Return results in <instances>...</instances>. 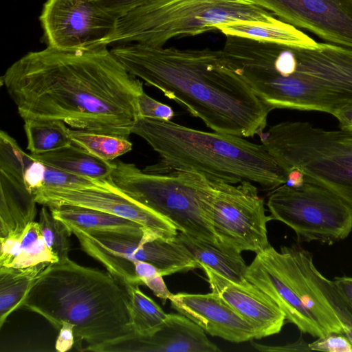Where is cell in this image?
<instances>
[{
	"label": "cell",
	"instance_id": "cell-16",
	"mask_svg": "<svg viewBox=\"0 0 352 352\" xmlns=\"http://www.w3.org/2000/svg\"><path fill=\"white\" fill-rule=\"evenodd\" d=\"M95 352H217L218 346L205 331L182 314H168L167 319L153 333H134L100 345Z\"/></svg>",
	"mask_w": 352,
	"mask_h": 352
},
{
	"label": "cell",
	"instance_id": "cell-7",
	"mask_svg": "<svg viewBox=\"0 0 352 352\" xmlns=\"http://www.w3.org/2000/svg\"><path fill=\"white\" fill-rule=\"evenodd\" d=\"M260 138L285 173L300 170L305 182L327 188L352 210V131L287 121L270 126Z\"/></svg>",
	"mask_w": 352,
	"mask_h": 352
},
{
	"label": "cell",
	"instance_id": "cell-35",
	"mask_svg": "<svg viewBox=\"0 0 352 352\" xmlns=\"http://www.w3.org/2000/svg\"><path fill=\"white\" fill-rule=\"evenodd\" d=\"M251 343L256 350L265 352L311 351L309 344L304 340L302 336H300L296 341L282 346L265 345L253 342L252 340H251Z\"/></svg>",
	"mask_w": 352,
	"mask_h": 352
},
{
	"label": "cell",
	"instance_id": "cell-29",
	"mask_svg": "<svg viewBox=\"0 0 352 352\" xmlns=\"http://www.w3.org/2000/svg\"><path fill=\"white\" fill-rule=\"evenodd\" d=\"M72 144L104 161L111 162L132 149L127 139L68 129Z\"/></svg>",
	"mask_w": 352,
	"mask_h": 352
},
{
	"label": "cell",
	"instance_id": "cell-10",
	"mask_svg": "<svg viewBox=\"0 0 352 352\" xmlns=\"http://www.w3.org/2000/svg\"><path fill=\"white\" fill-rule=\"evenodd\" d=\"M267 206L272 220L291 228L298 242L332 245L352 230V210L335 193L314 183L282 184L271 190Z\"/></svg>",
	"mask_w": 352,
	"mask_h": 352
},
{
	"label": "cell",
	"instance_id": "cell-21",
	"mask_svg": "<svg viewBox=\"0 0 352 352\" xmlns=\"http://www.w3.org/2000/svg\"><path fill=\"white\" fill-rule=\"evenodd\" d=\"M289 247L302 274L320 293L336 315L342 324L344 335L352 343V304L342 294L333 280L327 278L318 271L310 252L297 244Z\"/></svg>",
	"mask_w": 352,
	"mask_h": 352
},
{
	"label": "cell",
	"instance_id": "cell-13",
	"mask_svg": "<svg viewBox=\"0 0 352 352\" xmlns=\"http://www.w3.org/2000/svg\"><path fill=\"white\" fill-rule=\"evenodd\" d=\"M39 21L47 46L75 50L99 45L117 18L92 0H47Z\"/></svg>",
	"mask_w": 352,
	"mask_h": 352
},
{
	"label": "cell",
	"instance_id": "cell-20",
	"mask_svg": "<svg viewBox=\"0 0 352 352\" xmlns=\"http://www.w3.org/2000/svg\"><path fill=\"white\" fill-rule=\"evenodd\" d=\"M176 239L198 262L235 283H243L248 266L241 252L219 246L199 238L179 232Z\"/></svg>",
	"mask_w": 352,
	"mask_h": 352
},
{
	"label": "cell",
	"instance_id": "cell-40",
	"mask_svg": "<svg viewBox=\"0 0 352 352\" xmlns=\"http://www.w3.org/2000/svg\"><path fill=\"white\" fill-rule=\"evenodd\" d=\"M333 282L342 294L352 304V277L337 276L334 278Z\"/></svg>",
	"mask_w": 352,
	"mask_h": 352
},
{
	"label": "cell",
	"instance_id": "cell-36",
	"mask_svg": "<svg viewBox=\"0 0 352 352\" xmlns=\"http://www.w3.org/2000/svg\"><path fill=\"white\" fill-rule=\"evenodd\" d=\"M74 326L66 321L61 322L60 329L55 343V349L58 352H65L70 350L74 344Z\"/></svg>",
	"mask_w": 352,
	"mask_h": 352
},
{
	"label": "cell",
	"instance_id": "cell-22",
	"mask_svg": "<svg viewBox=\"0 0 352 352\" xmlns=\"http://www.w3.org/2000/svg\"><path fill=\"white\" fill-rule=\"evenodd\" d=\"M49 209L52 215L63 223L73 225L89 232L142 235L146 229L135 221L94 209L74 206Z\"/></svg>",
	"mask_w": 352,
	"mask_h": 352
},
{
	"label": "cell",
	"instance_id": "cell-12",
	"mask_svg": "<svg viewBox=\"0 0 352 352\" xmlns=\"http://www.w3.org/2000/svg\"><path fill=\"white\" fill-rule=\"evenodd\" d=\"M64 225L69 234H73L78 239L85 252L99 251L133 263L146 261L158 268L163 276L201 269L200 264L176 238L166 240L147 229L142 235H131L89 232L71 224Z\"/></svg>",
	"mask_w": 352,
	"mask_h": 352
},
{
	"label": "cell",
	"instance_id": "cell-1",
	"mask_svg": "<svg viewBox=\"0 0 352 352\" xmlns=\"http://www.w3.org/2000/svg\"><path fill=\"white\" fill-rule=\"evenodd\" d=\"M0 80L23 121L59 120L72 129L127 140L144 91L140 79L102 45L30 52Z\"/></svg>",
	"mask_w": 352,
	"mask_h": 352
},
{
	"label": "cell",
	"instance_id": "cell-8",
	"mask_svg": "<svg viewBox=\"0 0 352 352\" xmlns=\"http://www.w3.org/2000/svg\"><path fill=\"white\" fill-rule=\"evenodd\" d=\"M109 180L122 192L166 218L177 231L224 247L208 219L212 179L188 171L141 170L133 164L118 161Z\"/></svg>",
	"mask_w": 352,
	"mask_h": 352
},
{
	"label": "cell",
	"instance_id": "cell-38",
	"mask_svg": "<svg viewBox=\"0 0 352 352\" xmlns=\"http://www.w3.org/2000/svg\"><path fill=\"white\" fill-rule=\"evenodd\" d=\"M133 265L135 267V275L142 283V280L146 278H151L158 273L161 274L158 268H157L154 265L146 261L134 262Z\"/></svg>",
	"mask_w": 352,
	"mask_h": 352
},
{
	"label": "cell",
	"instance_id": "cell-18",
	"mask_svg": "<svg viewBox=\"0 0 352 352\" xmlns=\"http://www.w3.org/2000/svg\"><path fill=\"white\" fill-rule=\"evenodd\" d=\"M171 307L212 336L240 343L256 338L254 328L217 293H178L169 298Z\"/></svg>",
	"mask_w": 352,
	"mask_h": 352
},
{
	"label": "cell",
	"instance_id": "cell-34",
	"mask_svg": "<svg viewBox=\"0 0 352 352\" xmlns=\"http://www.w3.org/2000/svg\"><path fill=\"white\" fill-rule=\"evenodd\" d=\"M116 18L126 14L146 0H92Z\"/></svg>",
	"mask_w": 352,
	"mask_h": 352
},
{
	"label": "cell",
	"instance_id": "cell-2",
	"mask_svg": "<svg viewBox=\"0 0 352 352\" xmlns=\"http://www.w3.org/2000/svg\"><path fill=\"white\" fill-rule=\"evenodd\" d=\"M126 69L201 119L213 131L260 135L272 111L230 67L222 50H182L141 43L111 50Z\"/></svg>",
	"mask_w": 352,
	"mask_h": 352
},
{
	"label": "cell",
	"instance_id": "cell-23",
	"mask_svg": "<svg viewBox=\"0 0 352 352\" xmlns=\"http://www.w3.org/2000/svg\"><path fill=\"white\" fill-rule=\"evenodd\" d=\"M30 155L45 164L97 180H109L115 167V162L99 159L74 144L52 151Z\"/></svg>",
	"mask_w": 352,
	"mask_h": 352
},
{
	"label": "cell",
	"instance_id": "cell-39",
	"mask_svg": "<svg viewBox=\"0 0 352 352\" xmlns=\"http://www.w3.org/2000/svg\"><path fill=\"white\" fill-rule=\"evenodd\" d=\"M333 116L338 120L340 129L352 131V104L340 109Z\"/></svg>",
	"mask_w": 352,
	"mask_h": 352
},
{
	"label": "cell",
	"instance_id": "cell-27",
	"mask_svg": "<svg viewBox=\"0 0 352 352\" xmlns=\"http://www.w3.org/2000/svg\"><path fill=\"white\" fill-rule=\"evenodd\" d=\"M27 149L30 154L52 151L72 144L67 124L59 120H24Z\"/></svg>",
	"mask_w": 352,
	"mask_h": 352
},
{
	"label": "cell",
	"instance_id": "cell-14",
	"mask_svg": "<svg viewBox=\"0 0 352 352\" xmlns=\"http://www.w3.org/2000/svg\"><path fill=\"white\" fill-rule=\"evenodd\" d=\"M33 195L37 204L48 208L78 206L129 219L166 240H174L178 234L168 220L122 192L110 180L97 186L42 188Z\"/></svg>",
	"mask_w": 352,
	"mask_h": 352
},
{
	"label": "cell",
	"instance_id": "cell-26",
	"mask_svg": "<svg viewBox=\"0 0 352 352\" xmlns=\"http://www.w3.org/2000/svg\"><path fill=\"white\" fill-rule=\"evenodd\" d=\"M23 177L26 187L32 193L42 188L97 186L109 182L67 173L36 160L30 154H27L25 158Z\"/></svg>",
	"mask_w": 352,
	"mask_h": 352
},
{
	"label": "cell",
	"instance_id": "cell-32",
	"mask_svg": "<svg viewBox=\"0 0 352 352\" xmlns=\"http://www.w3.org/2000/svg\"><path fill=\"white\" fill-rule=\"evenodd\" d=\"M139 118L170 121L175 116L173 109L143 91L138 98Z\"/></svg>",
	"mask_w": 352,
	"mask_h": 352
},
{
	"label": "cell",
	"instance_id": "cell-9",
	"mask_svg": "<svg viewBox=\"0 0 352 352\" xmlns=\"http://www.w3.org/2000/svg\"><path fill=\"white\" fill-rule=\"evenodd\" d=\"M245 278L267 294L284 312L286 321L316 338L342 333V324L320 293L302 274L289 246L270 245L256 254Z\"/></svg>",
	"mask_w": 352,
	"mask_h": 352
},
{
	"label": "cell",
	"instance_id": "cell-30",
	"mask_svg": "<svg viewBox=\"0 0 352 352\" xmlns=\"http://www.w3.org/2000/svg\"><path fill=\"white\" fill-rule=\"evenodd\" d=\"M59 261L47 248L41 235L38 222L30 223L21 241L20 252L10 267L25 268L42 263Z\"/></svg>",
	"mask_w": 352,
	"mask_h": 352
},
{
	"label": "cell",
	"instance_id": "cell-24",
	"mask_svg": "<svg viewBox=\"0 0 352 352\" xmlns=\"http://www.w3.org/2000/svg\"><path fill=\"white\" fill-rule=\"evenodd\" d=\"M222 34L258 41L274 43L304 48H316L319 43L303 33L298 28L282 21L277 25H257L236 21L217 25Z\"/></svg>",
	"mask_w": 352,
	"mask_h": 352
},
{
	"label": "cell",
	"instance_id": "cell-37",
	"mask_svg": "<svg viewBox=\"0 0 352 352\" xmlns=\"http://www.w3.org/2000/svg\"><path fill=\"white\" fill-rule=\"evenodd\" d=\"M142 283L143 285L148 287L154 295L162 300L163 305L166 303L168 299L169 300L172 295L164 281L163 276L160 273L143 280Z\"/></svg>",
	"mask_w": 352,
	"mask_h": 352
},
{
	"label": "cell",
	"instance_id": "cell-33",
	"mask_svg": "<svg viewBox=\"0 0 352 352\" xmlns=\"http://www.w3.org/2000/svg\"><path fill=\"white\" fill-rule=\"evenodd\" d=\"M311 351L324 352H352V343L342 333H330L309 344Z\"/></svg>",
	"mask_w": 352,
	"mask_h": 352
},
{
	"label": "cell",
	"instance_id": "cell-17",
	"mask_svg": "<svg viewBox=\"0 0 352 352\" xmlns=\"http://www.w3.org/2000/svg\"><path fill=\"white\" fill-rule=\"evenodd\" d=\"M212 292L217 293L254 329L255 339L278 333L285 323L284 312L255 285L233 282L201 265Z\"/></svg>",
	"mask_w": 352,
	"mask_h": 352
},
{
	"label": "cell",
	"instance_id": "cell-15",
	"mask_svg": "<svg viewBox=\"0 0 352 352\" xmlns=\"http://www.w3.org/2000/svg\"><path fill=\"white\" fill-rule=\"evenodd\" d=\"M329 43L352 48V0H249Z\"/></svg>",
	"mask_w": 352,
	"mask_h": 352
},
{
	"label": "cell",
	"instance_id": "cell-11",
	"mask_svg": "<svg viewBox=\"0 0 352 352\" xmlns=\"http://www.w3.org/2000/svg\"><path fill=\"white\" fill-rule=\"evenodd\" d=\"M212 179L213 191L208 209V219L219 243L239 252L256 254L270 244L263 199L252 182L233 184Z\"/></svg>",
	"mask_w": 352,
	"mask_h": 352
},
{
	"label": "cell",
	"instance_id": "cell-31",
	"mask_svg": "<svg viewBox=\"0 0 352 352\" xmlns=\"http://www.w3.org/2000/svg\"><path fill=\"white\" fill-rule=\"evenodd\" d=\"M38 223L42 237L48 250L59 261L69 258L70 234L64 223L52 215L48 207L43 206L41 208Z\"/></svg>",
	"mask_w": 352,
	"mask_h": 352
},
{
	"label": "cell",
	"instance_id": "cell-41",
	"mask_svg": "<svg viewBox=\"0 0 352 352\" xmlns=\"http://www.w3.org/2000/svg\"><path fill=\"white\" fill-rule=\"evenodd\" d=\"M285 184L292 187H299L305 182L303 173L298 168H292L285 172Z\"/></svg>",
	"mask_w": 352,
	"mask_h": 352
},
{
	"label": "cell",
	"instance_id": "cell-25",
	"mask_svg": "<svg viewBox=\"0 0 352 352\" xmlns=\"http://www.w3.org/2000/svg\"><path fill=\"white\" fill-rule=\"evenodd\" d=\"M51 264L25 268L0 267V328L8 317L21 308L29 289Z\"/></svg>",
	"mask_w": 352,
	"mask_h": 352
},
{
	"label": "cell",
	"instance_id": "cell-19",
	"mask_svg": "<svg viewBox=\"0 0 352 352\" xmlns=\"http://www.w3.org/2000/svg\"><path fill=\"white\" fill-rule=\"evenodd\" d=\"M36 204L21 175L0 169V238L21 236L34 221Z\"/></svg>",
	"mask_w": 352,
	"mask_h": 352
},
{
	"label": "cell",
	"instance_id": "cell-5",
	"mask_svg": "<svg viewBox=\"0 0 352 352\" xmlns=\"http://www.w3.org/2000/svg\"><path fill=\"white\" fill-rule=\"evenodd\" d=\"M132 133L161 157L145 168L149 171L193 172L233 184L248 181L268 190L286 182L285 171L263 145L242 137L144 118L138 119Z\"/></svg>",
	"mask_w": 352,
	"mask_h": 352
},
{
	"label": "cell",
	"instance_id": "cell-4",
	"mask_svg": "<svg viewBox=\"0 0 352 352\" xmlns=\"http://www.w3.org/2000/svg\"><path fill=\"white\" fill-rule=\"evenodd\" d=\"M21 307L36 313L58 331L72 324L74 346L91 351L133 332L125 285L108 271L69 258L52 263L36 279Z\"/></svg>",
	"mask_w": 352,
	"mask_h": 352
},
{
	"label": "cell",
	"instance_id": "cell-28",
	"mask_svg": "<svg viewBox=\"0 0 352 352\" xmlns=\"http://www.w3.org/2000/svg\"><path fill=\"white\" fill-rule=\"evenodd\" d=\"M129 297V312L133 333L150 335L167 319L168 314L144 294L139 285L124 284Z\"/></svg>",
	"mask_w": 352,
	"mask_h": 352
},
{
	"label": "cell",
	"instance_id": "cell-3",
	"mask_svg": "<svg viewBox=\"0 0 352 352\" xmlns=\"http://www.w3.org/2000/svg\"><path fill=\"white\" fill-rule=\"evenodd\" d=\"M226 54L230 68L271 110L333 116L352 104V48L329 43L304 48L234 37Z\"/></svg>",
	"mask_w": 352,
	"mask_h": 352
},
{
	"label": "cell",
	"instance_id": "cell-6",
	"mask_svg": "<svg viewBox=\"0 0 352 352\" xmlns=\"http://www.w3.org/2000/svg\"><path fill=\"white\" fill-rule=\"evenodd\" d=\"M277 25L283 21L249 0H146L117 18L100 45L141 43L163 47L175 38L217 30L230 22Z\"/></svg>",
	"mask_w": 352,
	"mask_h": 352
}]
</instances>
